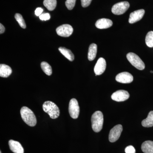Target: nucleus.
Instances as JSON below:
<instances>
[{
  "label": "nucleus",
  "mask_w": 153,
  "mask_h": 153,
  "mask_svg": "<svg viewBox=\"0 0 153 153\" xmlns=\"http://www.w3.org/2000/svg\"><path fill=\"white\" fill-rule=\"evenodd\" d=\"M146 43L148 47L150 48L153 47V31H150L147 34Z\"/></svg>",
  "instance_id": "nucleus-22"
},
{
  "label": "nucleus",
  "mask_w": 153,
  "mask_h": 153,
  "mask_svg": "<svg viewBox=\"0 0 153 153\" xmlns=\"http://www.w3.org/2000/svg\"><path fill=\"white\" fill-rule=\"evenodd\" d=\"M116 80L120 83H129L133 80V76L129 72H123L117 75Z\"/></svg>",
  "instance_id": "nucleus-10"
},
{
  "label": "nucleus",
  "mask_w": 153,
  "mask_h": 153,
  "mask_svg": "<svg viewBox=\"0 0 153 153\" xmlns=\"http://www.w3.org/2000/svg\"><path fill=\"white\" fill-rule=\"evenodd\" d=\"M76 0H66L65 4L66 7L69 10H72L75 6Z\"/></svg>",
  "instance_id": "nucleus-24"
},
{
  "label": "nucleus",
  "mask_w": 153,
  "mask_h": 153,
  "mask_svg": "<svg viewBox=\"0 0 153 153\" xmlns=\"http://www.w3.org/2000/svg\"><path fill=\"white\" fill-rule=\"evenodd\" d=\"M97 45L95 44H91L88 49V58L89 61H92L95 59L97 53Z\"/></svg>",
  "instance_id": "nucleus-16"
},
{
  "label": "nucleus",
  "mask_w": 153,
  "mask_h": 153,
  "mask_svg": "<svg viewBox=\"0 0 153 153\" xmlns=\"http://www.w3.org/2000/svg\"><path fill=\"white\" fill-rule=\"evenodd\" d=\"M151 73H153V71H151Z\"/></svg>",
  "instance_id": "nucleus-30"
},
{
  "label": "nucleus",
  "mask_w": 153,
  "mask_h": 153,
  "mask_svg": "<svg viewBox=\"0 0 153 153\" xmlns=\"http://www.w3.org/2000/svg\"><path fill=\"white\" fill-rule=\"evenodd\" d=\"M129 7V3L128 2H120L117 3L113 6L111 12L114 15H122L128 10Z\"/></svg>",
  "instance_id": "nucleus-5"
},
{
  "label": "nucleus",
  "mask_w": 153,
  "mask_h": 153,
  "mask_svg": "<svg viewBox=\"0 0 153 153\" xmlns=\"http://www.w3.org/2000/svg\"><path fill=\"white\" fill-rule=\"evenodd\" d=\"M12 73L11 67L6 64H1L0 65V76L2 77H7Z\"/></svg>",
  "instance_id": "nucleus-15"
},
{
  "label": "nucleus",
  "mask_w": 153,
  "mask_h": 153,
  "mask_svg": "<svg viewBox=\"0 0 153 153\" xmlns=\"http://www.w3.org/2000/svg\"><path fill=\"white\" fill-rule=\"evenodd\" d=\"M123 131L122 126L117 125L115 126L110 130L109 134V140L110 142L114 143L119 138Z\"/></svg>",
  "instance_id": "nucleus-8"
},
{
  "label": "nucleus",
  "mask_w": 153,
  "mask_h": 153,
  "mask_svg": "<svg viewBox=\"0 0 153 153\" xmlns=\"http://www.w3.org/2000/svg\"><path fill=\"white\" fill-rule=\"evenodd\" d=\"M39 19L42 21H47L50 19V14L48 13H42L41 16H39Z\"/></svg>",
  "instance_id": "nucleus-25"
},
{
  "label": "nucleus",
  "mask_w": 153,
  "mask_h": 153,
  "mask_svg": "<svg viewBox=\"0 0 153 153\" xmlns=\"http://www.w3.org/2000/svg\"><path fill=\"white\" fill-rule=\"evenodd\" d=\"M21 116L25 123L30 126H35L37 123L36 116L33 111L27 107L24 106L21 108Z\"/></svg>",
  "instance_id": "nucleus-1"
},
{
  "label": "nucleus",
  "mask_w": 153,
  "mask_h": 153,
  "mask_svg": "<svg viewBox=\"0 0 153 153\" xmlns=\"http://www.w3.org/2000/svg\"><path fill=\"white\" fill-rule=\"evenodd\" d=\"M0 153H1V152H0Z\"/></svg>",
  "instance_id": "nucleus-31"
},
{
  "label": "nucleus",
  "mask_w": 153,
  "mask_h": 153,
  "mask_svg": "<svg viewBox=\"0 0 153 153\" xmlns=\"http://www.w3.org/2000/svg\"><path fill=\"white\" fill-rule=\"evenodd\" d=\"M10 149L14 153H24V150L22 145L19 142L11 140L9 141Z\"/></svg>",
  "instance_id": "nucleus-13"
},
{
  "label": "nucleus",
  "mask_w": 153,
  "mask_h": 153,
  "mask_svg": "<svg viewBox=\"0 0 153 153\" xmlns=\"http://www.w3.org/2000/svg\"><path fill=\"white\" fill-rule=\"evenodd\" d=\"M106 67L105 60L102 57H100L97 60L94 68V73L97 75H101L105 71Z\"/></svg>",
  "instance_id": "nucleus-11"
},
{
  "label": "nucleus",
  "mask_w": 153,
  "mask_h": 153,
  "mask_svg": "<svg viewBox=\"0 0 153 153\" xmlns=\"http://www.w3.org/2000/svg\"><path fill=\"white\" fill-rule=\"evenodd\" d=\"M68 111L71 117L74 119L78 118L79 113V107L76 99H71L69 102Z\"/></svg>",
  "instance_id": "nucleus-6"
},
{
  "label": "nucleus",
  "mask_w": 153,
  "mask_h": 153,
  "mask_svg": "<svg viewBox=\"0 0 153 153\" xmlns=\"http://www.w3.org/2000/svg\"><path fill=\"white\" fill-rule=\"evenodd\" d=\"M15 19L19 23V25L23 29H25L26 28V23L25 20L23 19V17L20 14L16 13L15 15Z\"/></svg>",
  "instance_id": "nucleus-23"
},
{
  "label": "nucleus",
  "mask_w": 153,
  "mask_h": 153,
  "mask_svg": "<svg viewBox=\"0 0 153 153\" xmlns=\"http://www.w3.org/2000/svg\"><path fill=\"white\" fill-rule=\"evenodd\" d=\"M141 149L144 153H153V141H146L141 146Z\"/></svg>",
  "instance_id": "nucleus-17"
},
{
  "label": "nucleus",
  "mask_w": 153,
  "mask_h": 153,
  "mask_svg": "<svg viewBox=\"0 0 153 153\" xmlns=\"http://www.w3.org/2000/svg\"><path fill=\"white\" fill-rule=\"evenodd\" d=\"M92 0H81V5L83 7H88L91 3Z\"/></svg>",
  "instance_id": "nucleus-27"
},
{
  "label": "nucleus",
  "mask_w": 153,
  "mask_h": 153,
  "mask_svg": "<svg viewBox=\"0 0 153 153\" xmlns=\"http://www.w3.org/2000/svg\"><path fill=\"white\" fill-rule=\"evenodd\" d=\"M126 57L129 62L137 69L140 70H143L144 69V63L136 54L132 52H130L127 55Z\"/></svg>",
  "instance_id": "nucleus-4"
},
{
  "label": "nucleus",
  "mask_w": 153,
  "mask_h": 153,
  "mask_svg": "<svg viewBox=\"0 0 153 153\" xmlns=\"http://www.w3.org/2000/svg\"><path fill=\"white\" fill-rule=\"evenodd\" d=\"M43 4L49 10L52 11L57 6V0H44Z\"/></svg>",
  "instance_id": "nucleus-20"
},
{
  "label": "nucleus",
  "mask_w": 153,
  "mask_h": 153,
  "mask_svg": "<svg viewBox=\"0 0 153 153\" xmlns=\"http://www.w3.org/2000/svg\"><path fill=\"white\" fill-rule=\"evenodd\" d=\"M56 32L58 36L63 37H68L71 36L73 32V29L71 25H63L56 29Z\"/></svg>",
  "instance_id": "nucleus-7"
},
{
  "label": "nucleus",
  "mask_w": 153,
  "mask_h": 153,
  "mask_svg": "<svg viewBox=\"0 0 153 153\" xmlns=\"http://www.w3.org/2000/svg\"><path fill=\"white\" fill-rule=\"evenodd\" d=\"M129 94L127 91L123 90L117 91L111 95L113 100L117 102H123L128 99L129 97Z\"/></svg>",
  "instance_id": "nucleus-9"
},
{
  "label": "nucleus",
  "mask_w": 153,
  "mask_h": 153,
  "mask_svg": "<svg viewBox=\"0 0 153 153\" xmlns=\"http://www.w3.org/2000/svg\"><path fill=\"white\" fill-rule=\"evenodd\" d=\"M142 125L144 127L153 126V111H151L149 113L147 117L142 122Z\"/></svg>",
  "instance_id": "nucleus-19"
},
{
  "label": "nucleus",
  "mask_w": 153,
  "mask_h": 153,
  "mask_svg": "<svg viewBox=\"0 0 153 153\" xmlns=\"http://www.w3.org/2000/svg\"><path fill=\"white\" fill-rule=\"evenodd\" d=\"M103 115L100 111H95L91 117V126L93 130L95 132H99L102 128L103 124Z\"/></svg>",
  "instance_id": "nucleus-2"
},
{
  "label": "nucleus",
  "mask_w": 153,
  "mask_h": 153,
  "mask_svg": "<svg viewBox=\"0 0 153 153\" xmlns=\"http://www.w3.org/2000/svg\"><path fill=\"white\" fill-rule=\"evenodd\" d=\"M113 25L111 20L107 19H99L95 23V26L99 29H107L111 27Z\"/></svg>",
  "instance_id": "nucleus-14"
},
{
  "label": "nucleus",
  "mask_w": 153,
  "mask_h": 153,
  "mask_svg": "<svg viewBox=\"0 0 153 153\" xmlns=\"http://www.w3.org/2000/svg\"><path fill=\"white\" fill-rule=\"evenodd\" d=\"M125 152L126 153H135V149L133 146H129L126 148Z\"/></svg>",
  "instance_id": "nucleus-26"
},
{
  "label": "nucleus",
  "mask_w": 153,
  "mask_h": 153,
  "mask_svg": "<svg viewBox=\"0 0 153 153\" xmlns=\"http://www.w3.org/2000/svg\"><path fill=\"white\" fill-rule=\"evenodd\" d=\"M145 11L143 9L137 10L131 13L130 15L128 22L130 24H134L140 21L143 17Z\"/></svg>",
  "instance_id": "nucleus-12"
},
{
  "label": "nucleus",
  "mask_w": 153,
  "mask_h": 153,
  "mask_svg": "<svg viewBox=\"0 0 153 153\" xmlns=\"http://www.w3.org/2000/svg\"><path fill=\"white\" fill-rule=\"evenodd\" d=\"M5 30V29L4 26L1 24H0V33L2 34L4 32Z\"/></svg>",
  "instance_id": "nucleus-29"
},
{
  "label": "nucleus",
  "mask_w": 153,
  "mask_h": 153,
  "mask_svg": "<svg viewBox=\"0 0 153 153\" xmlns=\"http://www.w3.org/2000/svg\"><path fill=\"white\" fill-rule=\"evenodd\" d=\"M44 10L41 7L37 8L35 10V15L37 16H40L43 13Z\"/></svg>",
  "instance_id": "nucleus-28"
},
{
  "label": "nucleus",
  "mask_w": 153,
  "mask_h": 153,
  "mask_svg": "<svg viewBox=\"0 0 153 153\" xmlns=\"http://www.w3.org/2000/svg\"><path fill=\"white\" fill-rule=\"evenodd\" d=\"M43 109L49 115L51 118L55 119L60 115L59 108L54 102L50 101L45 102L43 105Z\"/></svg>",
  "instance_id": "nucleus-3"
},
{
  "label": "nucleus",
  "mask_w": 153,
  "mask_h": 153,
  "mask_svg": "<svg viewBox=\"0 0 153 153\" xmlns=\"http://www.w3.org/2000/svg\"><path fill=\"white\" fill-rule=\"evenodd\" d=\"M41 67L44 73L50 76L52 74V67L49 63L46 62H43L41 63Z\"/></svg>",
  "instance_id": "nucleus-21"
},
{
  "label": "nucleus",
  "mask_w": 153,
  "mask_h": 153,
  "mask_svg": "<svg viewBox=\"0 0 153 153\" xmlns=\"http://www.w3.org/2000/svg\"><path fill=\"white\" fill-rule=\"evenodd\" d=\"M58 49L60 53L68 60L71 61L74 60V55L71 52V50L63 47H60Z\"/></svg>",
  "instance_id": "nucleus-18"
}]
</instances>
